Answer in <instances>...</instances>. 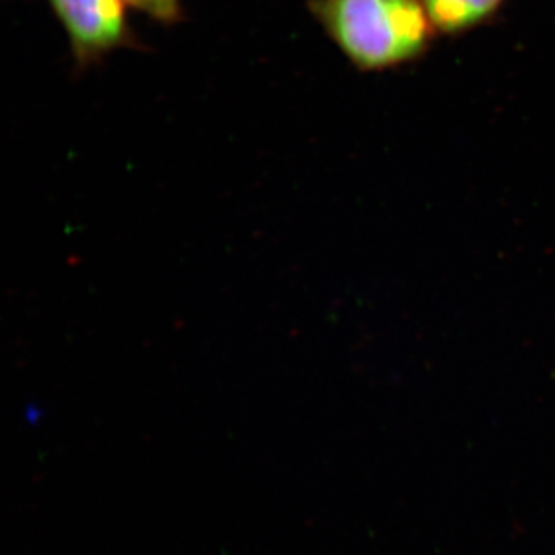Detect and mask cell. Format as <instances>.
I'll use <instances>...</instances> for the list:
<instances>
[{
    "instance_id": "7a4b0ae2",
    "label": "cell",
    "mask_w": 555,
    "mask_h": 555,
    "mask_svg": "<svg viewBox=\"0 0 555 555\" xmlns=\"http://www.w3.org/2000/svg\"><path fill=\"white\" fill-rule=\"evenodd\" d=\"M67 35L78 72L119 50L144 49L131 28L126 0H47Z\"/></svg>"
},
{
    "instance_id": "277c9868",
    "label": "cell",
    "mask_w": 555,
    "mask_h": 555,
    "mask_svg": "<svg viewBox=\"0 0 555 555\" xmlns=\"http://www.w3.org/2000/svg\"><path fill=\"white\" fill-rule=\"evenodd\" d=\"M131 9L163 25H177L184 21L182 0H126Z\"/></svg>"
},
{
    "instance_id": "3957f363",
    "label": "cell",
    "mask_w": 555,
    "mask_h": 555,
    "mask_svg": "<svg viewBox=\"0 0 555 555\" xmlns=\"http://www.w3.org/2000/svg\"><path fill=\"white\" fill-rule=\"evenodd\" d=\"M427 16L440 35L459 36L486 24L505 0H422Z\"/></svg>"
},
{
    "instance_id": "6da1fadb",
    "label": "cell",
    "mask_w": 555,
    "mask_h": 555,
    "mask_svg": "<svg viewBox=\"0 0 555 555\" xmlns=\"http://www.w3.org/2000/svg\"><path fill=\"white\" fill-rule=\"evenodd\" d=\"M328 39L360 72H383L425 56L437 31L422 0H309Z\"/></svg>"
}]
</instances>
